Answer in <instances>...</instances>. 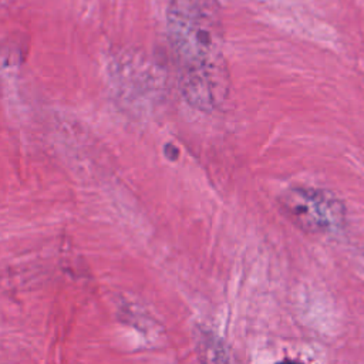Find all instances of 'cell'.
Returning <instances> with one entry per match:
<instances>
[{
	"instance_id": "1",
	"label": "cell",
	"mask_w": 364,
	"mask_h": 364,
	"mask_svg": "<svg viewBox=\"0 0 364 364\" xmlns=\"http://www.w3.org/2000/svg\"><path fill=\"white\" fill-rule=\"evenodd\" d=\"M168 36L182 71L225 63L223 26L216 0H172Z\"/></svg>"
},
{
	"instance_id": "2",
	"label": "cell",
	"mask_w": 364,
	"mask_h": 364,
	"mask_svg": "<svg viewBox=\"0 0 364 364\" xmlns=\"http://www.w3.org/2000/svg\"><path fill=\"white\" fill-rule=\"evenodd\" d=\"M182 92L195 108L210 111L229 95V73L226 63L182 71Z\"/></svg>"
},
{
	"instance_id": "3",
	"label": "cell",
	"mask_w": 364,
	"mask_h": 364,
	"mask_svg": "<svg viewBox=\"0 0 364 364\" xmlns=\"http://www.w3.org/2000/svg\"><path fill=\"white\" fill-rule=\"evenodd\" d=\"M286 213L306 230H324L331 228L337 219L336 202L323 192L296 188L282 198Z\"/></svg>"
},
{
	"instance_id": "4",
	"label": "cell",
	"mask_w": 364,
	"mask_h": 364,
	"mask_svg": "<svg viewBox=\"0 0 364 364\" xmlns=\"http://www.w3.org/2000/svg\"><path fill=\"white\" fill-rule=\"evenodd\" d=\"M277 364H303V363H300V361H296V360H289V358H286V360H282V361H279Z\"/></svg>"
}]
</instances>
